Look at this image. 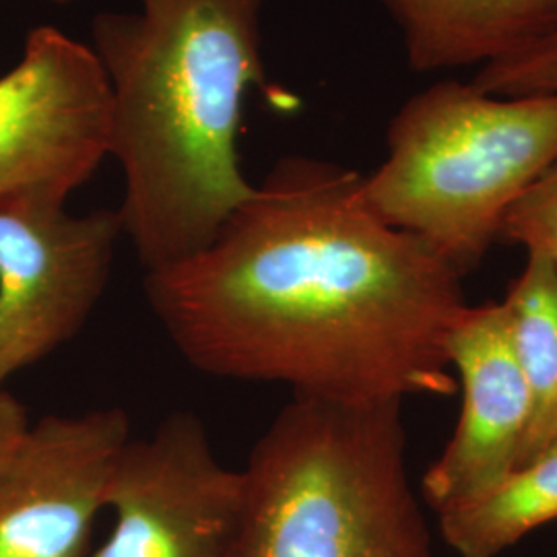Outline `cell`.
<instances>
[{
	"instance_id": "16",
	"label": "cell",
	"mask_w": 557,
	"mask_h": 557,
	"mask_svg": "<svg viewBox=\"0 0 557 557\" xmlns=\"http://www.w3.org/2000/svg\"><path fill=\"white\" fill-rule=\"evenodd\" d=\"M52 2H57V4H69V2H75V0H52Z\"/></svg>"
},
{
	"instance_id": "13",
	"label": "cell",
	"mask_w": 557,
	"mask_h": 557,
	"mask_svg": "<svg viewBox=\"0 0 557 557\" xmlns=\"http://www.w3.org/2000/svg\"><path fill=\"white\" fill-rule=\"evenodd\" d=\"M471 85L502 98L557 94V23L522 48L481 66Z\"/></svg>"
},
{
	"instance_id": "8",
	"label": "cell",
	"mask_w": 557,
	"mask_h": 557,
	"mask_svg": "<svg viewBox=\"0 0 557 557\" xmlns=\"http://www.w3.org/2000/svg\"><path fill=\"white\" fill-rule=\"evenodd\" d=\"M131 419L119 407L29 423L0 458V557H87Z\"/></svg>"
},
{
	"instance_id": "1",
	"label": "cell",
	"mask_w": 557,
	"mask_h": 557,
	"mask_svg": "<svg viewBox=\"0 0 557 557\" xmlns=\"http://www.w3.org/2000/svg\"><path fill=\"white\" fill-rule=\"evenodd\" d=\"M147 301L202 374L299 397L453 395L460 273L380 220L363 176L285 158L199 255L145 273Z\"/></svg>"
},
{
	"instance_id": "11",
	"label": "cell",
	"mask_w": 557,
	"mask_h": 557,
	"mask_svg": "<svg viewBox=\"0 0 557 557\" xmlns=\"http://www.w3.org/2000/svg\"><path fill=\"white\" fill-rule=\"evenodd\" d=\"M556 518L557 440L481 498L438 515L442 537L458 557H499Z\"/></svg>"
},
{
	"instance_id": "10",
	"label": "cell",
	"mask_w": 557,
	"mask_h": 557,
	"mask_svg": "<svg viewBox=\"0 0 557 557\" xmlns=\"http://www.w3.org/2000/svg\"><path fill=\"white\" fill-rule=\"evenodd\" d=\"M400 29L409 66H485L557 23V0H379Z\"/></svg>"
},
{
	"instance_id": "4",
	"label": "cell",
	"mask_w": 557,
	"mask_h": 557,
	"mask_svg": "<svg viewBox=\"0 0 557 557\" xmlns=\"http://www.w3.org/2000/svg\"><path fill=\"white\" fill-rule=\"evenodd\" d=\"M386 143V160L363 176L368 205L462 275L556 163L557 94L502 98L471 83H436L405 101Z\"/></svg>"
},
{
	"instance_id": "7",
	"label": "cell",
	"mask_w": 557,
	"mask_h": 557,
	"mask_svg": "<svg viewBox=\"0 0 557 557\" xmlns=\"http://www.w3.org/2000/svg\"><path fill=\"white\" fill-rule=\"evenodd\" d=\"M242 469L221 462L202 419L174 411L120 457L108 508L114 529L87 557H234Z\"/></svg>"
},
{
	"instance_id": "3",
	"label": "cell",
	"mask_w": 557,
	"mask_h": 557,
	"mask_svg": "<svg viewBox=\"0 0 557 557\" xmlns=\"http://www.w3.org/2000/svg\"><path fill=\"white\" fill-rule=\"evenodd\" d=\"M400 405L294 395L242 469L234 557H432Z\"/></svg>"
},
{
	"instance_id": "2",
	"label": "cell",
	"mask_w": 557,
	"mask_h": 557,
	"mask_svg": "<svg viewBox=\"0 0 557 557\" xmlns=\"http://www.w3.org/2000/svg\"><path fill=\"white\" fill-rule=\"evenodd\" d=\"M264 2L139 0L91 21L124 178L116 211L145 273L199 255L257 188L238 139L246 91L267 87Z\"/></svg>"
},
{
	"instance_id": "5",
	"label": "cell",
	"mask_w": 557,
	"mask_h": 557,
	"mask_svg": "<svg viewBox=\"0 0 557 557\" xmlns=\"http://www.w3.org/2000/svg\"><path fill=\"white\" fill-rule=\"evenodd\" d=\"M120 236L119 211L75 215L48 195L0 200V388L85 326Z\"/></svg>"
},
{
	"instance_id": "9",
	"label": "cell",
	"mask_w": 557,
	"mask_h": 557,
	"mask_svg": "<svg viewBox=\"0 0 557 557\" xmlns=\"http://www.w3.org/2000/svg\"><path fill=\"white\" fill-rule=\"evenodd\" d=\"M446 351L460 376L462 411L444 455L421 481L436 515L481 498L517 469L533 413L502 301L467 306Z\"/></svg>"
},
{
	"instance_id": "15",
	"label": "cell",
	"mask_w": 557,
	"mask_h": 557,
	"mask_svg": "<svg viewBox=\"0 0 557 557\" xmlns=\"http://www.w3.org/2000/svg\"><path fill=\"white\" fill-rule=\"evenodd\" d=\"M29 425L27 411L17 398L0 388V458L4 457Z\"/></svg>"
},
{
	"instance_id": "14",
	"label": "cell",
	"mask_w": 557,
	"mask_h": 557,
	"mask_svg": "<svg viewBox=\"0 0 557 557\" xmlns=\"http://www.w3.org/2000/svg\"><path fill=\"white\" fill-rule=\"evenodd\" d=\"M499 236L515 239L557 267V161L508 209Z\"/></svg>"
},
{
	"instance_id": "6",
	"label": "cell",
	"mask_w": 557,
	"mask_h": 557,
	"mask_svg": "<svg viewBox=\"0 0 557 557\" xmlns=\"http://www.w3.org/2000/svg\"><path fill=\"white\" fill-rule=\"evenodd\" d=\"M112 94L96 52L36 27L0 77V200L69 199L110 156Z\"/></svg>"
},
{
	"instance_id": "12",
	"label": "cell",
	"mask_w": 557,
	"mask_h": 557,
	"mask_svg": "<svg viewBox=\"0 0 557 557\" xmlns=\"http://www.w3.org/2000/svg\"><path fill=\"white\" fill-rule=\"evenodd\" d=\"M512 347L531 391V425L520 465L531 462L557 440V267L529 252L520 277L502 301Z\"/></svg>"
}]
</instances>
